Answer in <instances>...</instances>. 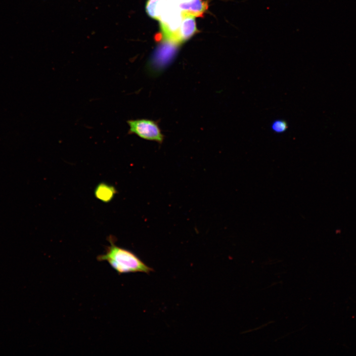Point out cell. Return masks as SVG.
<instances>
[{
    "label": "cell",
    "instance_id": "cell-1",
    "mask_svg": "<svg viewBox=\"0 0 356 356\" xmlns=\"http://www.w3.org/2000/svg\"><path fill=\"white\" fill-rule=\"evenodd\" d=\"M104 254L97 257L98 261L107 262L119 274L143 272L149 274L154 270L146 265L132 251L117 246L112 240Z\"/></svg>",
    "mask_w": 356,
    "mask_h": 356
},
{
    "label": "cell",
    "instance_id": "cell-2",
    "mask_svg": "<svg viewBox=\"0 0 356 356\" xmlns=\"http://www.w3.org/2000/svg\"><path fill=\"white\" fill-rule=\"evenodd\" d=\"M182 18L178 5L169 0L168 5L158 20L162 35L166 41L175 45L181 43L179 32Z\"/></svg>",
    "mask_w": 356,
    "mask_h": 356
},
{
    "label": "cell",
    "instance_id": "cell-3",
    "mask_svg": "<svg viewBox=\"0 0 356 356\" xmlns=\"http://www.w3.org/2000/svg\"><path fill=\"white\" fill-rule=\"evenodd\" d=\"M129 126V134H134L145 140L162 143L164 135L158 123L148 119H137L127 121Z\"/></svg>",
    "mask_w": 356,
    "mask_h": 356
},
{
    "label": "cell",
    "instance_id": "cell-4",
    "mask_svg": "<svg viewBox=\"0 0 356 356\" xmlns=\"http://www.w3.org/2000/svg\"><path fill=\"white\" fill-rule=\"evenodd\" d=\"M182 16H201L208 7V4L203 0H188L177 4Z\"/></svg>",
    "mask_w": 356,
    "mask_h": 356
},
{
    "label": "cell",
    "instance_id": "cell-5",
    "mask_svg": "<svg viewBox=\"0 0 356 356\" xmlns=\"http://www.w3.org/2000/svg\"><path fill=\"white\" fill-rule=\"evenodd\" d=\"M182 17L179 32L181 43L189 39L197 31L195 17L183 16Z\"/></svg>",
    "mask_w": 356,
    "mask_h": 356
},
{
    "label": "cell",
    "instance_id": "cell-6",
    "mask_svg": "<svg viewBox=\"0 0 356 356\" xmlns=\"http://www.w3.org/2000/svg\"><path fill=\"white\" fill-rule=\"evenodd\" d=\"M116 193L117 190L113 186L104 182L98 184L94 190L95 197L105 203L110 202Z\"/></svg>",
    "mask_w": 356,
    "mask_h": 356
},
{
    "label": "cell",
    "instance_id": "cell-7",
    "mask_svg": "<svg viewBox=\"0 0 356 356\" xmlns=\"http://www.w3.org/2000/svg\"><path fill=\"white\" fill-rule=\"evenodd\" d=\"M169 2V0H148L146 12L151 17L158 20Z\"/></svg>",
    "mask_w": 356,
    "mask_h": 356
},
{
    "label": "cell",
    "instance_id": "cell-8",
    "mask_svg": "<svg viewBox=\"0 0 356 356\" xmlns=\"http://www.w3.org/2000/svg\"><path fill=\"white\" fill-rule=\"evenodd\" d=\"M288 128L287 123L282 120H277L274 121L271 125L272 130L277 133H281L285 132Z\"/></svg>",
    "mask_w": 356,
    "mask_h": 356
},
{
    "label": "cell",
    "instance_id": "cell-9",
    "mask_svg": "<svg viewBox=\"0 0 356 356\" xmlns=\"http://www.w3.org/2000/svg\"><path fill=\"white\" fill-rule=\"evenodd\" d=\"M169 0L175 4H178L180 3L188 1V0Z\"/></svg>",
    "mask_w": 356,
    "mask_h": 356
}]
</instances>
